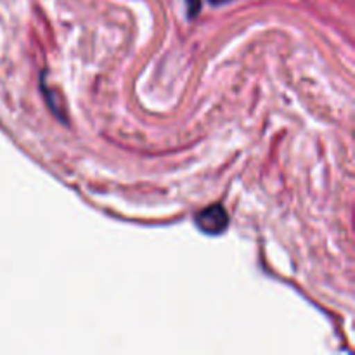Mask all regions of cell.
<instances>
[{"label": "cell", "instance_id": "cell-1", "mask_svg": "<svg viewBox=\"0 0 355 355\" xmlns=\"http://www.w3.org/2000/svg\"><path fill=\"white\" fill-rule=\"evenodd\" d=\"M194 224L203 234L217 236L225 232V229L229 227V215L222 205H211V207L198 211L194 217Z\"/></svg>", "mask_w": 355, "mask_h": 355}, {"label": "cell", "instance_id": "cell-2", "mask_svg": "<svg viewBox=\"0 0 355 355\" xmlns=\"http://www.w3.org/2000/svg\"><path fill=\"white\" fill-rule=\"evenodd\" d=\"M201 6H203V0H186L187 17L194 19L201 12Z\"/></svg>", "mask_w": 355, "mask_h": 355}, {"label": "cell", "instance_id": "cell-3", "mask_svg": "<svg viewBox=\"0 0 355 355\" xmlns=\"http://www.w3.org/2000/svg\"><path fill=\"white\" fill-rule=\"evenodd\" d=\"M208 2H210L211 6H224V3H229L231 0H208Z\"/></svg>", "mask_w": 355, "mask_h": 355}]
</instances>
